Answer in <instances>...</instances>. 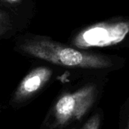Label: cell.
I'll use <instances>...</instances> for the list:
<instances>
[{
    "label": "cell",
    "mask_w": 129,
    "mask_h": 129,
    "mask_svg": "<svg viewBox=\"0 0 129 129\" xmlns=\"http://www.w3.org/2000/svg\"><path fill=\"white\" fill-rule=\"evenodd\" d=\"M20 49L31 56L63 67L103 69L112 66L110 60L104 57L82 52L48 39L26 41L20 45Z\"/></svg>",
    "instance_id": "obj_1"
},
{
    "label": "cell",
    "mask_w": 129,
    "mask_h": 129,
    "mask_svg": "<svg viewBox=\"0 0 129 129\" xmlns=\"http://www.w3.org/2000/svg\"><path fill=\"white\" fill-rule=\"evenodd\" d=\"M96 95L94 85H88L73 93L63 94L52 110L53 127L63 128L71 122L79 120L92 107Z\"/></svg>",
    "instance_id": "obj_2"
},
{
    "label": "cell",
    "mask_w": 129,
    "mask_h": 129,
    "mask_svg": "<svg viewBox=\"0 0 129 129\" xmlns=\"http://www.w3.org/2000/svg\"><path fill=\"white\" fill-rule=\"evenodd\" d=\"M129 31V23H98L82 31L75 39L79 48L106 47L121 42Z\"/></svg>",
    "instance_id": "obj_3"
},
{
    "label": "cell",
    "mask_w": 129,
    "mask_h": 129,
    "mask_svg": "<svg viewBox=\"0 0 129 129\" xmlns=\"http://www.w3.org/2000/svg\"><path fill=\"white\" fill-rule=\"evenodd\" d=\"M51 74V70L48 67H40L33 70L18 85L13 97L14 101L20 103L33 97L49 81Z\"/></svg>",
    "instance_id": "obj_4"
},
{
    "label": "cell",
    "mask_w": 129,
    "mask_h": 129,
    "mask_svg": "<svg viewBox=\"0 0 129 129\" xmlns=\"http://www.w3.org/2000/svg\"><path fill=\"white\" fill-rule=\"evenodd\" d=\"M11 28V20L8 14L0 11V36Z\"/></svg>",
    "instance_id": "obj_5"
},
{
    "label": "cell",
    "mask_w": 129,
    "mask_h": 129,
    "mask_svg": "<svg viewBox=\"0 0 129 129\" xmlns=\"http://www.w3.org/2000/svg\"><path fill=\"white\" fill-rule=\"evenodd\" d=\"M101 125V116L99 113L95 114L89 119L82 129H99Z\"/></svg>",
    "instance_id": "obj_6"
},
{
    "label": "cell",
    "mask_w": 129,
    "mask_h": 129,
    "mask_svg": "<svg viewBox=\"0 0 129 129\" xmlns=\"http://www.w3.org/2000/svg\"><path fill=\"white\" fill-rule=\"evenodd\" d=\"M127 129H129V121H128V128Z\"/></svg>",
    "instance_id": "obj_7"
},
{
    "label": "cell",
    "mask_w": 129,
    "mask_h": 129,
    "mask_svg": "<svg viewBox=\"0 0 129 129\" xmlns=\"http://www.w3.org/2000/svg\"><path fill=\"white\" fill-rule=\"evenodd\" d=\"M73 129H75V128H73Z\"/></svg>",
    "instance_id": "obj_8"
}]
</instances>
